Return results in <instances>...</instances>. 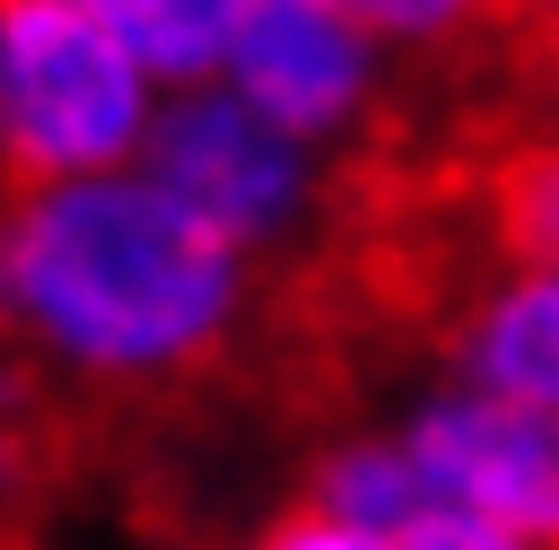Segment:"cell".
I'll return each mask as SVG.
<instances>
[{
  "label": "cell",
  "mask_w": 559,
  "mask_h": 550,
  "mask_svg": "<svg viewBox=\"0 0 559 550\" xmlns=\"http://www.w3.org/2000/svg\"><path fill=\"white\" fill-rule=\"evenodd\" d=\"M253 262L140 166L0 201V340L96 393H175L236 358Z\"/></svg>",
  "instance_id": "1"
},
{
  "label": "cell",
  "mask_w": 559,
  "mask_h": 550,
  "mask_svg": "<svg viewBox=\"0 0 559 550\" xmlns=\"http://www.w3.org/2000/svg\"><path fill=\"white\" fill-rule=\"evenodd\" d=\"M157 79L70 0H0V183L44 192L140 166Z\"/></svg>",
  "instance_id": "2"
},
{
  "label": "cell",
  "mask_w": 559,
  "mask_h": 550,
  "mask_svg": "<svg viewBox=\"0 0 559 550\" xmlns=\"http://www.w3.org/2000/svg\"><path fill=\"white\" fill-rule=\"evenodd\" d=\"M140 175L157 192H175L210 236H227L245 262L288 244L314 210V148L280 140L262 113H245L218 79L201 87H175L157 113H148V140H140Z\"/></svg>",
  "instance_id": "3"
},
{
  "label": "cell",
  "mask_w": 559,
  "mask_h": 550,
  "mask_svg": "<svg viewBox=\"0 0 559 550\" xmlns=\"http://www.w3.org/2000/svg\"><path fill=\"white\" fill-rule=\"evenodd\" d=\"M218 87L297 148L384 122V52L323 0H253L218 61Z\"/></svg>",
  "instance_id": "4"
},
{
  "label": "cell",
  "mask_w": 559,
  "mask_h": 550,
  "mask_svg": "<svg viewBox=\"0 0 559 550\" xmlns=\"http://www.w3.org/2000/svg\"><path fill=\"white\" fill-rule=\"evenodd\" d=\"M419 498L428 506H463L489 515L524 541L550 550L559 533V445H550V410L524 402H489V393H437L411 410V428L393 437Z\"/></svg>",
  "instance_id": "5"
},
{
  "label": "cell",
  "mask_w": 559,
  "mask_h": 550,
  "mask_svg": "<svg viewBox=\"0 0 559 550\" xmlns=\"http://www.w3.org/2000/svg\"><path fill=\"white\" fill-rule=\"evenodd\" d=\"M454 358H463V393L550 410V393H559V288H550V262L498 271L454 314Z\"/></svg>",
  "instance_id": "6"
},
{
  "label": "cell",
  "mask_w": 559,
  "mask_h": 550,
  "mask_svg": "<svg viewBox=\"0 0 559 550\" xmlns=\"http://www.w3.org/2000/svg\"><path fill=\"white\" fill-rule=\"evenodd\" d=\"M70 9L96 17L157 87H201V79H218L253 0H70Z\"/></svg>",
  "instance_id": "7"
},
{
  "label": "cell",
  "mask_w": 559,
  "mask_h": 550,
  "mask_svg": "<svg viewBox=\"0 0 559 550\" xmlns=\"http://www.w3.org/2000/svg\"><path fill=\"white\" fill-rule=\"evenodd\" d=\"M323 9H341L376 52L402 44L428 61H463V52L515 61V17L542 26V9H524V0H323Z\"/></svg>",
  "instance_id": "8"
},
{
  "label": "cell",
  "mask_w": 559,
  "mask_h": 550,
  "mask_svg": "<svg viewBox=\"0 0 559 550\" xmlns=\"http://www.w3.org/2000/svg\"><path fill=\"white\" fill-rule=\"evenodd\" d=\"M306 506H323V515H341V524H358V533H402V515L419 506V480H411V463H402V445L393 437H349V445H332L323 463H314V480H306Z\"/></svg>",
  "instance_id": "9"
},
{
  "label": "cell",
  "mask_w": 559,
  "mask_h": 550,
  "mask_svg": "<svg viewBox=\"0 0 559 550\" xmlns=\"http://www.w3.org/2000/svg\"><path fill=\"white\" fill-rule=\"evenodd\" d=\"M393 550H542V541H524V533H507V524H489V515H463V506H411L402 515V533H393Z\"/></svg>",
  "instance_id": "10"
},
{
  "label": "cell",
  "mask_w": 559,
  "mask_h": 550,
  "mask_svg": "<svg viewBox=\"0 0 559 550\" xmlns=\"http://www.w3.org/2000/svg\"><path fill=\"white\" fill-rule=\"evenodd\" d=\"M245 550H393V541H384V533H358V524H341V515H323V506L297 498V506H280Z\"/></svg>",
  "instance_id": "11"
},
{
  "label": "cell",
  "mask_w": 559,
  "mask_h": 550,
  "mask_svg": "<svg viewBox=\"0 0 559 550\" xmlns=\"http://www.w3.org/2000/svg\"><path fill=\"white\" fill-rule=\"evenodd\" d=\"M524 9H550V0H524Z\"/></svg>",
  "instance_id": "12"
}]
</instances>
